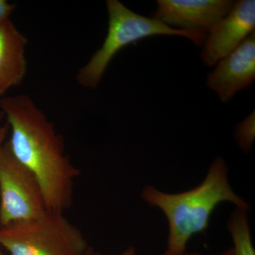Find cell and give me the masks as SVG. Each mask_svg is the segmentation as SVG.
<instances>
[{
	"label": "cell",
	"mask_w": 255,
	"mask_h": 255,
	"mask_svg": "<svg viewBox=\"0 0 255 255\" xmlns=\"http://www.w3.org/2000/svg\"><path fill=\"white\" fill-rule=\"evenodd\" d=\"M0 109L11 130V154L38 181L48 211L63 214L73 203L80 170L65 155L63 139L27 95L4 97Z\"/></svg>",
	"instance_id": "cell-1"
},
{
	"label": "cell",
	"mask_w": 255,
	"mask_h": 255,
	"mask_svg": "<svg viewBox=\"0 0 255 255\" xmlns=\"http://www.w3.org/2000/svg\"><path fill=\"white\" fill-rule=\"evenodd\" d=\"M142 198L149 205L160 209L167 218L169 233L164 255L185 253L191 238L209 227L211 214L221 203H232L247 211L250 209L231 187L227 166L221 157L215 159L205 179L194 189L169 194L147 186L142 191Z\"/></svg>",
	"instance_id": "cell-2"
},
{
	"label": "cell",
	"mask_w": 255,
	"mask_h": 255,
	"mask_svg": "<svg viewBox=\"0 0 255 255\" xmlns=\"http://www.w3.org/2000/svg\"><path fill=\"white\" fill-rule=\"evenodd\" d=\"M108 32L103 45L79 70L77 82L85 88L95 89L107 67L124 47L155 35H177L189 38L196 46L204 44L208 34L169 27L153 18L146 17L127 8L118 0L107 1Z\"/></svg>",
	"instance_id": "cell-3"
},
{
	"label": "cell",
	"mask_w": 255,
	"mask_h": 255,
	"mask_svg": "<svg viewBox=\"0 0 255 255\" xmlns=\"http://www.w3.org/2000/svg\"><path fill=\"white\" fill-rule=\"evenodd\" d=\"M0 245L11 255H84L89 249L81 231L61 213L0 227Z\"/></svg>",
	"instance_id": "cell-4"
},
{
	"label": "cell",
	"mask_w": 255,
	"mask_h": 255,
	"mask_svg": "<svg viewBox=\"0 0 255 255\" xmlns=\"http://www.w3.org/2000/svg\"><path fill=\"white\" fill-rule=\"evenodd\" d=\"M47 211L38 181L5 143L0 152V227L37 219Z\"/></svg>",
	"instance_id": "cell-5"
},
{
	"label": "cell",
	"mask_w": 255,
	"mask_h": 255,
	"mask_svg": "<svg viewBox=\"0 0 255 255\" xmlns=\"http://www.w3.org/2000/svg\"><path fill=\"white\" fill-rule=\"evenodd\" d=\"M157 2L152 18L169 27L206 34L236 4L229 0H157Z\"/></svg>",
	"instance_id": "cell-6"
},
{
	"label": "cell",
	"mask_w": 255,
	"mask_h": 255,
	"mask_svg": "<svg viewBox=\"0 0 255 255\" xmlns=\"http://www.w3.org/2000/svg\"><path fill=\"white\" fill-rule=\"evenodd\" d=\"M255 1L243 0L236 2L231 11L207 36L202 59L213 66L237 48L255 32Z\"/></svg>",
	"instance_id": "cell-7"
},
{
	"label": "cell",
	"mask_w": 255,
	"mask_h": 255,
	"mask_svg": "<svg viewBox=\"0 0 255 255\" xmlns=\"http://www.w3.org/2000/svg\"><path fill=\"white\" fill-rule=\"evenodd\" d=\"M255 78V33L253 32L232 53L220 60L209 74L207 85L227 102L235 94L251 85Z\"/></svg>",
	"instance_id": "cell-8"
},
{
	"label": "cell",
	"mask_w": 255,
	"mask_h": 255,
	"mask_svg": "<svg viewBox=\"0 0 255 255\" xmlns=\"http://www.w3.org/2000/svg\"><path fill=\"white\" fill-rule=\"evenodd\" d=\"M27 39L9 18L0 23V100L21 85L27 72Z\"/></svg>",
	"instance_id": "cell-9"
},
{
	"label": "cell",
	"mask_w": 255,
	"mask_h": 255,
	"mask_svg": "<svg viewBox=\"0 0 255 255\" xmlns=\"http://www.w3.org/2000/svg\"><path fill=\"white\" fill-rule=\"evenodd\" d=\"M228 228L233 239L234 255H255L248 211L237 208L230 217Z\"/></svg>",
	"instance_id": "cell-10"
},
{
	"label": "cell",
	"mask_w": 255,
	"mask_h": 255,
	"mask_svg": "<svg viewBox=\"0 0 255 255\" xmlns=\"http://www.w3.org/2000/svg\"><path fill=\"white\" fill-rule=\"evenodd\" d=\"M255 136V112L240 125L238 139L243 148L248 150L251 147Z\"/></svg>",
	"instance_id": "cell-11"
},
{
	"label": "cell",
	"mask_w": 255,
	"mask_h": 255,
	"mask_svg": "<svg viewBox=\"0 0 255 255\" xmlns=\"http://www.w3.org/2000/svg\"><path fill=\"white\" fill-rule=\"evenodd\" d=\"M16 9V4L6 0H0V23L9 18L10 15Z\"/></svg>",
	"instance_id": "cell-12"
},
{
	"label": "cell",
	"mask_w": 255,
	"mask_h": 255,
	"mask_svg": "<svg viewBox=\"0 0 255 255\" xmlns=\"http://www.w3.org/2000/svg\"><path fill=\"white\" fill-rule=\"evenodd\" d=\"M4 114L2 112H0V152L2 150L3 146H4V141L5 138H6V135H7L8 132L9 130V124L5 123L1 125V122L2 120L3 117H4Z\"/></svg>",
	"instance_id": "cell-13"
},
{
	"label": "cell",
	"mask_w": 255,
	"mask_h": 255,
	"mask_svg": "<svg viewBox=\"0 0 255 255\" xmlns=\"http://www.w3.org/2000/svg\"><path fill=\"white\" fill-rule=\"evenodd\" d=\"M178 255H199L198 253H184L182 254ZM220 255H234V253H233V248H231V249L228 250V251H225L224 253H223L222 254Z\"/></svg>",
	"instance_id": "cell-14"
},
{
	"label": "cell",
	"mask_w": 255,
	"mask_h": 255,
	"mask_svg": "<svg viewBox=\"0 0 255 255\" xmlns=\"http://www.w3.org/2000/svg\"><path fill=\"white\" fill-rule=\"evenodd\" d=\"M94 255H98L95 254L94 253ZM118 255H137L136 253H135V249L133 248H129L128 249H127V251L124 252L122 254Z\"/></svg>",
	"instance_id": "cell-15"
},
{
	"label": "cell",
	"mask_w": 255,
	"mask_h": 255,
	"mask_svg": "<svg viewBox=\"0 0 255 255\" xmlns=\"http://www.w3.org/2000/svg\"><path fill=\"white\" fill-rule=\"evenodd\" d=\"M84 255H94L93 251H92V250L91 248H89V249L87 250V251L86 253H85V254Z\"/></svg>",
	"instance_id": "cell-16"
},
{
	"label": "cell",
	"mask_w": 255,
	"mask_h": 255,
	"mask_svg": "<svg viewBox=\"0 0 255 255\" xmlns=\"http://www.w3.org/2000/svg\"><path fill=\"white\" fill-rule=\"evenodd\" d=\"M0 255H2V254H1V253H0Z\"/></svg>",
	"instance_id": "cell-17"
}]
</instances>
